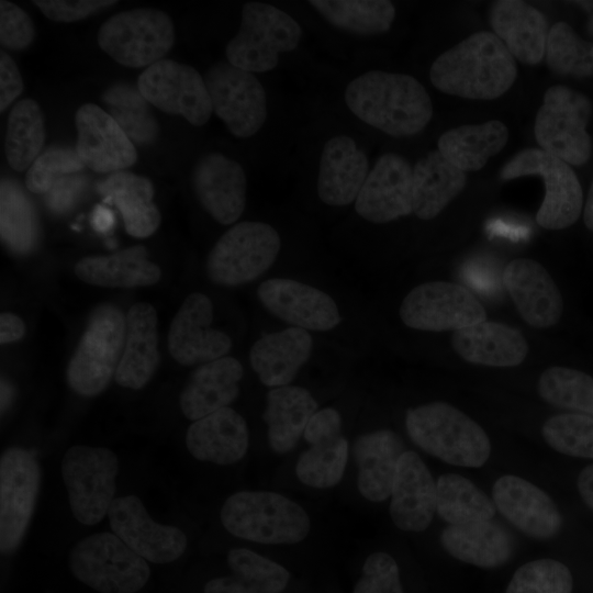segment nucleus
Returning a JSON list of instances; mask_svg holds the SVG:
<instances>
[{
    "label": "nucleus",
    "mask_w": 593,
    "mask_h": 593,
    "mask_svg": "<svg viewBox=\"0 0 593 593\" xmlns=\"http://www.w3.org/2000/svg\"><path fill=\"white\" fill-rule=\"evenodd\" d=\"M348 443L344 436L311 446L295 466L299 480L305 485L326 489L336 485L345 471Z\"/></svg>",
    "instance_id": "nucleus-47"
},
{
    "label": "nucleus",
    "mask_w": 593,
    "mask_h": 593,
    "mask_svg": "<svg viewBox=\"0 0 593 593\" xmlns=\"http://www.w3.org/2000/svg\"><path fill=\"white\" fill-rule=\"evenodd\" d=\"M467 183L466 172L438 150L428 153L413 167V213L421 220L436 217Z\"/></svg>",
    "instance_id": "nucleus-37"
},
{
    "label": "nucleus",
    "mask_w": 593,
    "mask_h": 593,
    "mask_svg": "<svg viewBox=\"0 0 593 593\" xmlns=\"http://www.w3.org/2000/svg\"><path fill=\"white\" fill-rule=\"evenodd\" d=\"M571 3L577 4L578 7L583 9L589 15L586 31H588V34L593 37V1L581 0V1H572Z\"/></svg>",
    "instance_id": "nucleus-63"
},
{
    "label": "nucleus",
    "mask_w": 593,
    "mask_h": 593,
    "mask_svg": "<svg viewBox=\"0 0 593 593\" xmlns=\"http://www.w3.org/2000/svg\"><path fill=\"white\" fill-rule=\"evenodd\" d=\"M342 416L339 412L333 407H325L316 411L309 421L304 438L311 445H316L340 436Z\"/></svg>",
    "instance_id": "nucleus-57"
},
{
    "label": "nucleus",
    "mask_w": 593,
    "mask_h": 593,
    "mask_svg": "<svg viewBox=\"0 0 593 593\" xmlns=\"http://www.w3.org/2000/svg\"><path fill=\"white\" fill-rule=\"evenodd\" d=\"M243 376V366L234 357L225 356L200 365L180 393L182 414L194 422L227 407L238 396Z\"/></svg>",
    "instance_id": "nucleus-30"
},
{
    "label": "nucleus",
    "mask_w": 593,
    "mask_h": 593,
    "mask_svg": "<svg viewBox=\"0 0 593 593\" xmlns=\"http://www.w3.org/2000/svg\"><path fill=\"white\" fill-rule=\"evenodd\" d=\"M90 223L97 233L107 234L114 226L115 216L110 208L98 204L91 212Z\"/></svg>",
    "instance_id": "nucleus-60"
},
{
    "label": "nucleus",
    "mask_w": 593,
    "mask_h": 593,
    "mask_svg": "<svg viewBox=\"0 0 593 593\" xmlns=\"http://www.w3.org/2000/svg\"><path fill=\"white\" fill-rule=\"evenodd\" d=\"M365 220L382 224L413 213V167L399 154L381 155L355 201Z\"/></svg>",
    "instance_id": "nucleus-19"
},
{
    "label": "nucleus",
    "mask_w": 593,
    "mask_h": 593,
    "mask_svg": "<svg viewBox=\"0 0 593 593\" xmlns=\"http://www.w3.org/2000/svg\"><path fill=\"white\" fill-rule=\"evenodd\" d=\"M125 334L126 317L118 306L105 303L93 309L66 369L72 391L90 398L107 389L121 360Z\"/></svg>",
    "instance_id": "nucleus-5"
},
{
    "label": "nucleus",
    "mask_w": 593,
    "mask_h": 593,
    "mask_svg": "<svg viewBox=\"0 0 593 593\" xmlns=\"http://www.w3.org/2000/svg\"><path fill=\"white\" fill-rule=\"evenodd\" d=\"M23 91V81L15 61L0 52V111H4Z\"/></svg>",
    "instance_id": "nucleus-58"
},
{
    "label": "nucleus",
    "mask_w": 593,
    "mask_h": 593,
    "mask_svg": "<svg viewBox=\"0 0 593 593\" xmlns=\"http://www.w3.org/2000/svg\"><path fill=\"white\" fill-rule=\"evenodd\" d=\"M0 232L2 243L20 255L32 251L40 239L35 206L21 184L11 178L1 180Z\"/></svg>",
    "instance_id": "nucleus-41"
},
{
    "label": "nucleus",
    "mask_w": 593,
    "mask_h": 593,
    "mask_svg": "<svg viewBox=\"0 0 593 593\" xmlns=\"http://www.w3.org/2000/svg\"><path fill=\"white\" fill-rule=\"evenodd\" d=\"M281 247L278 232L264 222L245 221L228 228L210 250L205 269L220 286L237 287L261 277Z\"/></svg>",
    "instance_id": "nucleus-8"
},
{
    "label": "nucleus",
    "mask_w": 593,
    "mask_h": 593,
    "mask_svg": "<svg viewBox=\"0 0 593 593\" xmlns=\"http://www.w3.org/2000/svg\"><path fill=\"white\" fill-rule=\"evenodd\" d=\"M569 568L555 559H537L521 566L513 574L506 593H572Z\"/></svg>",
    "instance_id": "nucleus-49"
},
{
    "label": "nucleus",
    "mask_w": 593,
    "mask_h": 593,
    "mask_svg": "<svg viewBox=\"0 0 593 593\" xmlns=\"http://www.w3.org/2000/svg\"><path fill=\"white\" fill-rule=\"evenodd\" d=\"M316 411L317 402L306 389L296 385L272 388L267 393L262 414L270 448L280 455L290 451Z\"/></svg>",
    "instance_id": "nucleus-35"
},
{
    "label": "nucleus",
    "mask_w": 593,
    "mask_h": 593,
    "mask_svg": "<svg viewBox=\"0 0 593 593\" xmlns=\"http://www.w3.org/2000/svg\"><path fill=\"white\" fill-rule=\"evenodd\" d=\"M112 205L119 209L126 232L134 237H148L160 225V212L149 200L138 197L120 198Z\"/></svg>",
    "instance_id": "nucleus-52"
},
{
    "label": "nucleus",
    "mask_w": 593,
    "mask_h": 593,
    "mask_svg": "<svg viewBox=\"0 0 593 593\" xmlns=\"http://www.w3.org/2000/svg\"><path fill=\"white\" fill-rule=\"evenodd\" d=\"M25 333L23 321L13 313H2L0 316V343L9 344L20 340Z\"/></svg>",
    "instance_id": "nucleus-59"
},
{
    "label": "nucleus",
    "mask_w": 593,
    "mask_h": 593,
    "mask_svg": "<svg viewBox=\"0 0 593 593\" xmlns=\"http://www.w3.org/2000/svg\"><path fill=\"white\" fill-rule=\"evenodd\" d=\"M85 167L76 149L52 147L41 154L30 166L25 176V186L33 193L45 194L56 181L75 175Z\"/></svg>",
    "instance_id": "nucleus-50"
},
{
    "label": "nucleus",
    "mask_w": 593,
    "mask_h": 593,
    "mask_svg": "<svg viewBox=\"0 0 593 593\" xmlns=\"http://www.w3.org/2000/svg\"><path fill=\"white\" fill-rule=\"evenodd\" d=\"M369 174L366 153L346 135L328 139L322 150L317 177L320 199L333 206L356 201Z\"/></svg>",
    "instance_id": "nucleus-26"
},
{
    "label": "nucleus",
    "mask_w": 593,
    "mask_h": 593,
    "mask_svg": "<svg viewBox=\"0 0 593 593\" xmlns=\"http://www.w3.org/2000/svg\"><path fill=\"white\" fill-rule=\"evenodd\" d=\"M450 343L462 359L486 367H516L528 354L526 338L517 328L486 320L455 331Z\"/></svg>",
    "instance_id": "nucleus-28"
},
{
    "label": "nucleus",
    "mask_w": 593,
    "mask_h": 593,
    "mask_svg": "<svg viewBox=\"0 0 593 593\" xmlns=\"http://www.w3.org/2000/svg\"><path fill=\"white\" fill-rule=\"evenodd\" d=\"M83 282L108 288L147 287L161 278L160 268L149 261L147 249L136 245L101 256H88L75 265Z\"/></svg>",
    "instance_id": "nucleus-34"
},
{
    "label": "nucleus",
    "mask_w": 593,
    "mask_h": 593,
    "mask_svg": "<svg viewBox=\"0 0 593 593\" xmlns=\"http://www.w3.org/2000/svg\"><path fill=\"white\" fill-rule=\"evenodd\" d=\"M545 56L549 69L557 75L593 77V42L579 37L566 22L550 27Z\"/></svg>",
    "instance_id": "nucleus-46"
},
{
    "label": "nucleus",
    "mask_w": 593,
    "mask_h": 593,
    "mask_svg": "<svg viewBox=\"0 0 593 593\" xmlns=\"http://www.w3.org/2000/svg\"><path fill=\"white\" fill-rule=\"evenodd\" d=\"M492 499L500 513L529 537L549 539L562 527V516L552 499L521 477L506 474L497 479Z\"/></svg>",
    "instance_id": "nucleus-23"
},
{
    "label": "nucleus",
    "mask_w": 593,
    "mask_h": 593,
    "mask_svg": "<svg viewBox=\"0 0 593 593\" xmlns=\"http://www.w3.org/2000/svg\"><path fill=\"white\" fill-rule=\"evenodd\" d=\"M13 395L12 388L7 383H1V410L3 411L11 402Z\"/></svg>",
    "instance_id": "nucleus-64"
},
{
    "label": "nucleus",
    "mask_w": 593,
    "mask_h": 593,
    "mask_svg": "<svg viewBox=\"0 0 593 593\" xmlns=\"http://www.w3.org/2000/svg\"><path fill=\"white\" fill-rule=\"evenodd\" d=\"M354 593H404L395 560L383 551L371 553L363 563Z\"/></svg>",
    "instance_id": "nucleus-51"
},
{
    "label": "nucleus",
    "mask_w": 593,
    "mask_h": 593,
    "mask_svg": "<svg viewBox=\"0 0 593 593\" xmlns=\"http://www.w3.org/2000/svg\"><path fill=\"white\" fill-rule=\"evenodd\" d=\"M35 36V29L29 14L16 4L0 1V43L12 51L29 47Z\"/></svg>",
    "instance_id": "nucleus-53"
},
{
    "label": "nucleus",
    "mask_w": 593,
    "mask_h": 593,
    "mask_svg": "<svg viewBox=\"0 0 593 593\" xmlns=\"http://www.w3.org/2000/svg\"><path fill=\"white\" fill-rule=\"evenodd\" d=\"M312 350L309 331L291 326L259 337L250 348L249 361L261 383L272 389L289 385Z\"/></svg>",
    "instance_id": "nucleus-29"
},
{
    "label": "nucleus",
    "mask_w": 593,
    "mask_h": 593,
    "mask_svg": "<svg viewBox=\"0 0 593 593\" xmlns=\"http://www.w3.org/2000/svg\"><path fill=\"white\" fill-rule=\"evenodd\" d=\"M174 41L171 19L152 8L116 13L98 32L100 48L116 63L132 68H147L164 59Z\"/></svg>",
    "instance_id": "nucleus-10"
},
{
    "label": "nucleus",
    "mask_w": 593,
    "mask_h": 593,
    "mask_svg": "<svg viewBox=\"0 0 593 593\" xmlns=\"http://www.w3.org/2000/svg\"><path fill=\"white\" fill-rule=\"evenodd\" d=\"M108 517L113 534L146 561L171 562L187 547L186 534L178 527L154 522L135 495L114 499Z\"/></svg>",
    "instance_id": "nucleus-18"
},
{
    "label": "nucleus",
    "mask_w": 593,
    "mask_h": 593,
    "mask_svg": "<svg viewBox=\"0 0 593 593\" xmlns=\"http://www.w3.org/2000/svg\"><path fill=\"white\" fill-rule=\"evenodd\" d=\"M490 24L514 58L523 64L541 61L548 37L544 14L517 0H500L492 4Z\"/></svg>",
    "instance_id": "nucleus-32"
},
{
    "label": "nucleus",
    "mask_w": 593,
    "mask_h": 593,
    "mask_svg": "<svg viewBox=\"0 0 593 593\" xmlns=\"http://www.w3.org/2000/svg\"><path fill=\"white\" fill-rule=\"evenodd\" d=\"M583 221L585 226L593 232V180L588 193L585 206H584V213H583Z\"/></svg>",
    "instance_id": "nucleus-62"
},
{
    "label": "nucleus",
    "mask_w": 593,
    "mask_h": 593,
    "mask_svg": "<svg viewBox=\"0 0 593 593\" xmlns=\"http://www.w3.org/2000/svg\"><path fill=\"white\" fill-rule=\"evenodd\" d=\"M257 296L271 314L305 331H331L342 321L339 309L331 295L298 280H265L257 289Z\"/></svg>",
    "instance_id": "nucleus-20"
},
{
    "label": "nucleus",
    "mask_w": 593,
    "mask_h": 593,
    "mask_svg": "<svg viewBox=\"0 0 593 593\" xmlns=\"http://www.w3.org/2000/svg\"><path fill=\"white\" fill-rule=\"evenodd\" d=\"M96 189L103 202L110 205L120 198L138 197L152 201L155 193L148 178L124 170L110 174L97 183Z\"/></svg>",
    "instance_id": "nucleus-54"
},
{
    "label": "nucleus",
    "mask_w": 593,
    "mask_h": 593,
    "mask_svg": "<svg viewBox=\"0 0 593 593\" xmlns=\"http://www.w3.org/2000/svg\"><path fill=\"white\" fill-rule=\"evenodd\" d=\"M116 455L105 447L77 445L61 460V475L72 515L83 525L99 523L114 500Z\"/></svg>",
    "instance_id": "nucleus-11"
},
{
    "label": "nucleus",
    "mask_w": 593,
    "mask_h": 593,
    "mask_svg": "<svg viewBox=\"0 0 593 593\" xmlns=\"http://www.w3.org/2000/svg\"><path fill=\"white\" fill-rule=\"evenodd\" d=\"M540 176L545 197L536 214V222L546 230H563L580 216L583 193L580 181L570 165L538 148L517 153L501 170L502 180L523 176Z\"/></svg>",
    "instance_id": "nucleus-12"
},
{
    "label": "nucleus",
    "mask_w": 593,
    "mask_h": 593,
    "mask_svg": "<svg viewBox=\"0 0 593 593\" xmlns=\"http://www.w3.org/2000/svg\"><path fill=\"white\" fill-rule=\"evenodd\" d=\"M545 441L560 454L593 459V416L564 413L549 417L541 427Z\"/></svg>",
    "instance_id": "nucleus-48"
},
{
    "label": "nucleus",
    "mask_w": 593,
    "mask_h": 593,
    "mask_svg": "<svg viewBox=\"0 0 593 593\" xmlns=\"http://www.w3.org/2000/svg\"><path fill=\"white\" fill-rule=\"evenodd\" d=\"M248 443L244 417L228 406L194 421L186 435L187 448L195 459L216 465L239 461Z\"/></svg>",
    "instance_id": "nucleus-31"
},
{
    "label": "nucleus",
    "mask_w": 593,
    "mask_h": 593,
    "mask_svg": "<svg viewBox=\"0 0 593 593\" xmlns=\"http://www.w3.org/2000/svg\"><path fill=\"white\" fill-rule=\"evenodd\" d=\"M309 3L332 25L369 36L387 32L395 18L388 0H313Z\"/></svg>",
    "instance_id": "nucleus-42"
},
{
    "label": "nucleus",
    "mask_w": 593,
    "mask_h": 593,
    "mask_svg": "<svg viewBox=\"0 0 593 593\" xmlns=\"http://www.w3.org/2000/svg\"><path fill=\"white\" fill-rule=\"evenodd\" d=\"M495 505L469 479L456 474H441L436 482V512L452 526H467L491 521Z\"/></svg>",
    "instance_id": "nucleus-40"
},
{
    "label": "nucleus",
    "mask_w": 593,
    "mask_h": 593,
    "mask_svg": "<svg viewBox=\"0 0 593 593\" xmlns=\"http://www.w3.org/2000/svg\"><path fill=\"white\" fill-rule=\"evenodd\" d=\"M221 522L235 537L269 545L299 542L311 527L303 507L269 491L232 494L222 506Z\"/></svg>",
    "instance_id": "nucleus-4"
},
{
    "label": "nucleus",
    "mask_w": 593,
    "mask_h": 593,
    "mask_svg": "<svg viewBox=\"0 0 593 593\" xmlns=\"http://www.w3.org/2000/svg\"><path fill=\"white\" fill-rule=\"evenodd\" d=\"M68 563L77 580L100 593H136L150 574L147 561L112 533L81 539Z\"/></svg>",
    "instance_id": "nucleus-7"
},
{
    "label": "nucleus",
    "mask_w": 593,
    "mask_h": 593,
    "mask_svg": "<svg viewBox=\"0 0 593 593\" xmlns=\"http://www.w3.org/2000/svg\"><path fill=\"white\" fill-rule=\"evenodd\" d=\"M577 485L582 500L593 511V465L582 469Z\"/></svg>",
    "instance_id": "nucleus-61"
},
{
    "label": "nucleus",
    "mask_w": 593,
    "mask_h": 593,
    "mask_svg": "<svg viewBox=\"0 0 593 593\" xmlns=\"http://www.w3.org/2000/svg\"><path fill=\"white\" fill-rule=\"evenodd\" d=\"M108 113L115 120L131 142L150 145L158 135V123L150 113L147 100L137 85L118 82L102 94Z\"/></svg>",
    "instance_id": "nucleus-44"
},
{
    "label": "nucleus",
    "mask_w": 593,
    "mask_h": 593,
    "mask_svg": "<svg viewBox=\"0 0 593 593\" xmlns=\"http://www.w3.org/2000/svg\"><path fill=\"white\" fill-rule=\"evenodd\" d=\"M45 141L44 120L38 104L24 99L14 104L7 121L5 157L16 171L30 168Z\"/></svg>",
    "instance_id": "nucleus-43"
},
{
    "label": "nucleus",
    "mask_w": 593,
    "mask_h": 593,
    "mask_svg": "<svg viewBox=\"0 0 593 593\" xmlns=\"http://www.w3.org/2000/svg\"><path fill=\"white\" fill-rule=\"evenodd\" d=\"M192 184L200 204L220 224H233L243 214L247 181L237 161L220 153L203 155L193 168Z\"/></svg>",
    "instance_id": "nucleus-24"
},
{
    "label": "nucleus",
    "mask_w": 593,
    "mask_h": 593,
    "mask_svg": "<svg viewBox=\"0 0 593 593\" xmlns=\"http://www.w3.org/2000/svg\"><path fill=\"white\" fill-rule=\"evenodd\" d=\"M508 141V130L499 120L462 125L445 132L438 139V152L462 171H477L490 157L500 153Z\"/></svg>",
    "instance_id": "nucleus-39"
},
{
    "label": "nucleus",
    "mask_w": 593,
    "mask_h": 593,
    "mask_svg": "<svg viewBox=\"0 0 593 593\" xmlns=\"http://www.w3.org/2000/svg\"><path fill=\"white\" fill-rule=\"evenodd\" d=\"M33 3L42 13L56 22H74L85 19L116 3L112 0H35Z\"/></svg>",
    "instance_id": "nucleus-55"
},
{
    "label": "nucleus",
    "mask_w": 593,
    "mask_h": 593,
    "mask_svg": "<svg viewBox=\"0 0 593 593\" xmlns=\"http://www.w3.org/2000/svg\"><path fill=\"white\" fill-rule=\"evenodd\" d=\"M514 57L492 32L479 31L439 55L429 70L438 90L471 100H493L514 83Z\"/></svg>",
    "instance_id": "nucleus-1"
},
{
    "label": "nucleus",
    "mask_w": 593,
    "mask_h": 593,
    "mask_svg": "<svg viewBox=\"0 0 593 593\" xmlns=\"http://www.w3.org/2000/svg\"><path fill=\"white\" fill-rule=\"evenodd\" d=\"M75 149L85 165L96 172L113 174L137 160L134 144L115 120L100 107L85 103L75 114Z\"/></svg>",
    "instance_id": "nucleus-21"
},
{
    "label": "nucleus",
    "mask_w": 593,
    "mask_h": 593,
    "mask_svg": "<svg viewBox=\"0 0 593 593\" xmlns=\"http://www.w3.org/2000/svg\"><path fill=\"white\" fill-rule=\"evenodd\" d=\"M538 393L547 403L593 416V378L580 370L552 366L538 380Z\"/></svg>",
    "instance_id": "nucleus-45"
},
{
    "label": "nucleus",
    "mask_w": 593,
    "mask_h": 593,
    "mask_svg": "<svg viewBox=\"0 0 593 593\" xmlns=\"http://www.w3.org/2000/svg\"><path fill=\"white\" fill-rule=\"evenodd\" d=\"M36 459L25 449L10 447L0 459V549L13 551L31 521L40 491Z\"/></svg>",
    "instance_id": "nucleus-16"
},
{
    "label": "nucleus",
    "mask_w": 593,
    "mask_h": 593,
    "mask_svg": "<svg viewBox=\"0 0 593 593\" xmlns=\"http://www.w3.org/2000/svg\"><path fill=\"white\" fill-rule=\"evenodd\" d=\"M405 427L414 444L449 465L479 468L491 455V441L484 429L446 402L410 409Z\"/></svg>",
    "instance_id": "nucleus-3"
},
{
    "label": "nucleus",
    "mask_w": 593,
    "mask_h": 593,
    "mask_svg": "<svg viewBox=\"0 0 593 593\" xmlns=\"http://www.w3.org/2000/svg\"><path fill=\"white\" fill-rule=\"evenodd\" d=\"M302 37L300 24L287 12L259 1L243 5L240 27L225 48L226 60L249 72H266L279 55L294 51Z\"/></svg>",
    "instance_id": "nucleus-6"
},
{
    "label": "nucleus",
    "mask_w": 593,
    "mask_h": 593,
    "mask_svg": "<svg viewBox=\"0 0 593 593\" xmlns=\"http://www.w3.org/2000/svg\"><path fill=\"white\" fill-rule=\"evenodd\" d=\"M590 99L569 87L552 86L544 94L534 133L540 149L569 165L581 166L592 154L586 126L592 115Z\"/></svg>",
    "instance_id": "nucleus-9"
},
{
    "label": "nucleus",
    "mask_w": 593,
    "mask_h": 593,
    "mask_svg": "<svg viewBox=\"0 0 593 593\" xmlns=\"http://www.w3.org/2000/svg\"><path fill=\"white\" fill-rule=\"evenodd\" d=\"M212 320L213 303L208 295L193 292L184 299L168 332V349L178 363L200 366L225 357L231 350L230 336L212 328Z\"/></svg>",
    "instance_id": "nucleus-17"
},
{
    "label": "nucleus",
    "mask_w": 593,
    "mask_h": 593,
    "mask_svg": "<svg viewBox=\"0 0 593 593\" xmlns=\"http://www.w3.org/2000/svg\"><path fill=\"white\" fill-rule=\"evenodd\" d=\"M440 542L454 558L484 569L504 564L514 551L511 535L491 521L467 526L449 525L441 532Z\"/></svg>",
    "instance_id": "nucleus-36"
},
{
    "label": "nucleus",
    "mask_w": 593,
    "mask_h": 593,
    "mask_svg": "<svg viewBox=\"0 0 593 593\" xmlns=\"http://www.w3.org/2000/svg\"><path fill=\"white\" fill-rule=\"evenodd\" d=\"M136 85L148 103L194 126L204 125L213 112L204 78L191 66L164 58L145 68Z\"/></svg>",
    "instance_id": "nucleus-15"
},
{
    "label": "nucleus",
    "mask_w": 593,
    "mask_h": 593,
    "mask_svg": "<svg viewBox=\"0 0 593 593\" xmlns=\"http://www.w3.org/2000/svg\"><path fill=\"white\" fill-rule=\"evenodd\" d=\"M125 317V345L114 379L123 388L139 390L159 366L158 317L155 307L147 302L133 304Z\"/></svg>",
    "instance_id": "nucleus-27"
},
{
    "label": "nucleus",
    "mask_w": 593,
    "mask_h": 593,
    "mask_svg": "<svg viewBox=\"0 0 593 593\" xmlns=\"http://www.w3.org/2000/svg\"><path fill=\"white\" fill-rule=\"evenodd\" d=\"M405 451L400 436L390 429L367 433L356 439L357 485L365 499L382 502L391 495L398 463Z\"/></svg>",
    "instance_id": "nucleus-33"
},
{
    "label": "nucleus",
    "mask_w": 593,
    "mask_h": 593,
    "mask_svg": "<svg viewBox=\"0 0 593 593\" xmlns=\"http://www.w3.org/2000/svg\"><path fill=\"white\" fill-rule=\"evenodd\" d=\"M204 81L213 112L234 136L250 137L262 127L267 97L253 72L222 60L208 69Z\"/></svg>",
    "instance_id": "nucleus-13"
},
{
    "label": "nucleus",
    "mask_w": 593,
    "mask_h": 593,
    "mask_svg": "<svg viewBox=\"0 0 593 593\" xmlns=\"http://www.w3.org/2000/svg\"><path fill=\"white\" fill-rule=\"evenodd\" d=\"M400 317L410 328L457 331L486 320L482 303L467 288L449 281H429L403 299Z\"/></svg>",
    "instance_id": "nucleus-14"
},
{
    "label": "nucleus",
    "mask_w": 593,
    "mask_h": 593,
    "mask_svg": "<svg viewBox=\"0 0 593 593\" xmlns=\"http://www.w3.org/2000/svg\"><path fill=\"white\" fill-rule=\"evenodd\" d=\"M232 574L206 582L204 593H281L290 574L279 563L246 548L227 555Z\"/></svg>",
    "instance_id": "nucleus-38"
},
{
    "label": "nucleus",
    "mask_w": 593,
    "mask_h": 593,
    "mask_svg": "<svg viewBox=\"0 0 593 593\" xmlns=\"http://www.w3.org/2000/svg\"><path fill=\"white\" fill-rule=\"evenodd\" d=\"M435 511L436 482L419 456L406 450L399 460L391 490V518L402 530L423 532Z\"/></svg>",
    "instance_id": "nucleus-25"
},
{
    "label": "nucleus",
    "mask_w": 593,
    "mask_h": 593,
    "mask_svg": "<svg viewBox=\"0 0 593 593\" xmlns=\"http://www.w3.org/2000/svg\"><path fill=\"white\" fill-rule=\"evenodd\" d=\"M503 284L518 314L532 327L556 325L563 312L561 293L545 267L529 258H517L506 264Z\"/></svg>",
    "instance_id": "nucleus-22"
},
{
    "label": "nucleus",
    "mask_w": 593,
    "mask_h": 593,
    "mask_svg": "<svg viewBox=\"0 0 593 593\" xmlns=\"http://www.w3.org/2000/svg\"><path fill=\"white\" fill-rule=\"evenodd\" d=\"M345 101L359 120L395 137L419 133L433 115L426 89L405 74L365 72L347 85Z\"/></svg>",
    "instance_id": "nucleus-2"
},
{
    "label": "nucleus",
    "mask_w": 593,
    "mask_h": 593,
    "mask_svg": "<svg viewBox=\"0 0 593 593\" xmlns=\"http://www.w3.org/2000/svg\"><path fill=\"white\" fill-rule=\"evenodd\" d=\"M86 183V179L81 176L63 177L45 193L46 205L56 213L69 210L82 194Z\"/></svg>",
    "instance_id": "nucleus-56"
}]
</instances>
